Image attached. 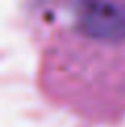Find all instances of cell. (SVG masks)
<instances>
[{"mask_svg":"<svg viewBox=\"0 0 125 127\" xmlns=\"http://www.w3.org/2000/svg\"><path fill=\"white\" fill-rule=\"evenodd\" d=\"M40 42L52 102L98 121L125 113V0H52Z\"/></svg>","mask_w":125,"mask_h":127,"instance_id":"obj_1","label":"cell"}]
</instances>
